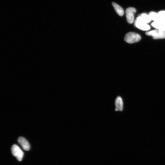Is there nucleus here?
<instances>
[{"instance_id": "2", "label": "nucleus", "mask_w": 165, "mask_h": 165, "mask_svg": "<svg viewBox=\"0 0 165 165\" xmlns=\"http://www.w3.org/2000/svg\"><path fill=\"white\" fill-rule=\"evenodd\" d=\"M12 152L13 155L16 157L19 162L22 161L24 153L22 150L16 145H14L12 148Z\"/></svg>"}, {"instance_id": "10", "label": "nucleus", "mask_w": 165, "mask_h": 165, "mask_svg": "<svg viewBox=\"0 0 165 165\" xmlns=\"http://www.w3.org/2000/svg\"><path fill=\"white\" fill-rule=\"evenodd\" d=\"M112 5L115 10L120 16H123L124 14V10L121 6L116 3L113 2Z\"/></svg>"}, {"instance_id": "7", "label": "nucleus", "mask_w": 165, "mask_h": 165, "mask_svg": "<svg viewBox=\"0 0 165 165\" xmlns=\"http://www.w3.org/2000/svg\"><path fill=\"white\" fill-rule=\"evenodd\" d=\"M136 19L147 24L149 23L151 21V20L149 14H147L146 13L141 14Z\"/></svg>"}, {"instance_id": "9", "label": "nucleus", "mask_w": 165, "mask_h": 165, "mask_svg": "<svg viewBox=\"0 0 165 165\" xmlns=\"http://www.w3.org/2000/svg\"><path fill=\"white\" fill-rule=\"evenodd\" d=\"M151 26L157 29L163 31L165 33V25L162 23L154 21L152 23Z\"/></svg>"}, {"instance_id": "11", "label": "nucleus", "mask_w": 165, "mask_h": 165, "mask_svg": "<svg viewBox=\"0 0 165 165\" xmlns=\"http://www.w3.org/2000/svg\"><path fill=\"white\" fill-rule=\"evenodd\" d=\"M149 16L151 20L153 22H158L160 16L158 13L154 12H151L149 14Z\"/></svg>"}, {"instance_id": "5", "label": "nucleus", "mask_w": 165, "mask_h": 165, "mask_svg": "<svg viewBox=\"0 0 165 165\" xmlns=\"http://www.w3.org/2000/svg\"><path fill=\"white\" fill-rule=\"evenodd\" d=\"M18 142L24 150H29L31 146L29 142L25 138L22 137H20L18 139Z\"/></svg>"}, {"instance_id": "8", "label": "nucleus", "mask_w": 165, "mask_h": 165, "mask_svg": "<svg viewBox=\"0 0 165 165\" xmlns=\"http://www.w3.org/2000/svg\"><path fill=\"white\" fill-rule=\"evenodd\" d=\"M164 33H165L163 31L156 29L148 31L146 33V34L148 36H152L154 38L161 35Z\"/></svg>"}, {"instance_id": "4", "label": "nucleus", "mask_w": 165, "mask_h": 165, "mask_svg": "<svg viewBox=\"0 0 165 165\" xmlns=\"http://www.w3.org/2000/svg\"><path fill=\"white\" fill-rule=\"evenodd\" d=\"M135 26L142 31H147L151 29V27L146 23L138 20H136L134 22Z\"/></svg>"}, {"instance_id": "13", "label": "nucleus", "mask_w": 165, "mask_h": 165, "mask_svg": "<svg viewBox=\"0 0 165 165\" xmlns=\"http://www.w3.org/2000/svg\"><path fill=\"white\" fill-rule=\"evenodd\" d=\"M158 13L161 17L165 18V11H161L159 12Z\"/></svg>"}, {"instance_id": "14", "label": "nucleus", "mask_w": 165, "mask_h": 165, "mask_svg": "<svg viewBox=\"0 0 165 165\" xmlns=\"http://www.w3.org/2000/svg\"><path fill=\"white\" fill-rule=\"evenodd\" d=\"M164 36H165V34H164Z\"/></svg>"}, {"instance_id": "1", "label": "nucleus", "mask_w": 165, "mask_h": 165, "mask_svg": "<svg viewBox=\"0 0 165 165\" xmlns=\"http://www.w3.org/2000/svg\"><path fill=\"white\" fill-rule=\"evenodd\" d=\"M141 37L140 35L134 32L127 33L124 37V41L129 43L137 42L141 40Z\"/></svg>"}, {"instance_id": "3", "label": "nucleus", "mask_w": 165, "mask_h": 165, "mask_svg": "<svg viewBox=\"0 0 165 165\" xmlns=\"http://www.w3.org/2000/svg\"><path fill=\"white\" fill-rule=\"evenodd\" d=\"M136 12V10L134 7H129L126 9V17L127 22L131 24L134 22V14Z\"/></svg>"}, {"instance_id": "12", "label": "nucleus", "mask_w": 165, "mask_h": 165, "mask_svg": "<svg viewBox=\"0 0 165 165\" xmlns=\"http://www.w3.org/2000/svg\"><path fill=\"white\" fill-rule=\"evenodd\" d=\"M158 22L162 23L165 25V18L160 16Z\"/></svg>"}, {"instance_id": "6", "label": "nucleus", "mask_w": 165, "mask_h": 165, "mask_svg": "<svg viewBox=\"0 0 165 165\" xmlns=\"http://www.w3.org/2000/svg\"><path fill=\"white\" fill-rule=\"evenodd\" d=\"M115 105L116 106L115 111H122L123 107V103L122 98L118 96L116 98L115 101Z\"/></svg>"}]
</instances>
